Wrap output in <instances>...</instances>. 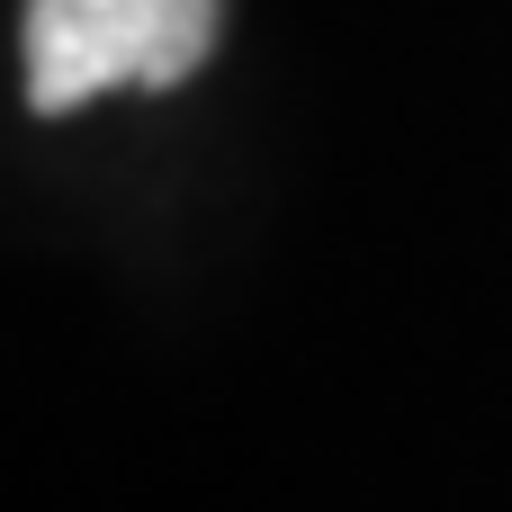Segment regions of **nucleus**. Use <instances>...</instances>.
I'll list each match as a JSON object with an SVG mask.
<instances>
[{"label":"nucleus","instance_id":"obj_1","mask_svg":"<svg viewBox=\"0 0 512 512\" xmlns=\"http://www.w3.org/2000/svg\"><path fill=\"white\" fill-rule=\"evenodd\" d=\"M225 0H27V108L63 117L108 90H180Z\"/></svg>","mask_w":512,"mask_h":512}]
</instances>
